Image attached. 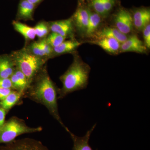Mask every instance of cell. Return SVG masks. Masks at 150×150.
I'll list each match as a JSON object with an SVG mask.
<instances>
[{"instance_id":"8","label":"cell","mask_w":150,"mask_h":150,"mask_svg":"<svg viewBox=\"0 0 150 150\" xmlns=\"http://www.w3.org/2000/svg\"><path fill=\"white\" fill-rule=\"evenodd\" d=\"M73 18L51 22L49 25V29L51 32L67 37L72 34L73 30Z\"/></svg>"},{"instance_id":"30","label":"cell","mask_w":150,"mask_h":150,"mask_svg":"<svg viewBox=\"0 0 150 150\" xmlns=\"http://www.w3.org/2000/svg\"><path fill=\"white\" fill-rule=\"evenodd\" d=\"M7 112L4 108L0 106V128L5 122V120L6 115Z\"/></svg>"},{"instance_id":"14","label":"cell","mask_w":150,"mask_h":150,"mask_svg":"<svg viewBox=\"0 0 150 150\" xmlns=\"http://www.w3.org/2000/svg\"><path fill=\"white\" fill-rule=\"evenodd\" d=\"M103 49L110 54H115L120 50L121 43L115 39L104 38L93 42Z\"/></svg>"},{"instance_id":"11","label":"cell","mask_w":150,"mask_h":150,"mask_svg":"<svg viewBox=\"0 0 150 150\" xmlns=\"http://www.w3.org/2000/svg\"><path fill=\"white\" fill-rule=\"evenodd\" d=\"M134 26L137 30L141 31L150 23L149 9H139L134 12L133 16Z\"/></svg>"},{"instance_id":"27","label":"cell","mask_w":150,"mask_h":150,"mask_svg":"<svg viewBox=\"0 0 150 150\" xmlns=\"http://www.w3.org/2000/svg\"><path fill=\"white\" fill-rule=\"evenodd\" d=\"M0 88L13 89L10 78L5 79L0 77Z\"/></svg>"},{"instance_id":"31","label":"cell","mask_w":150,"mask_h":150,"mask_svg":"<svg viewBox=\"0 0 150 150\" xmlns=\"http://www.w3.org/2000/svg\"><path fill=\"white\" fill-rule=\"evenodd\" d=\"M29 2L36 5L38 4L42 0H26Z\"/></svg>"},{"instance_id":"19","label":"cell","mask_w":150,"mask_h":150,"mask_svg":"<svg viewBox=\"0 0 150 150\" xmlns=\"http://www.w3.org/2000/svg\"><path fill=\"white\" fill-rule=\"evenodd\" d=\"M13 24L15 30L21 34L26 40H33L36 37L33 28L18 21H13Z\"/></svg>"},{"instance_id":"24","label":"cell","mask_w":150,"mask_h":150,"mask_svg":"<svg viewBox=\"0 0 150 150\" xmlns=\"http://www.w3.org/2000/svg\"><path fill=\"white\" fill-rule=\"evenodd\" d=\"M92 4L96 13L100 16H105L107 14L105 10L103 0H92Z\"/></svg>"},{"instance_id":"9","label":"cell","mask_w":150,"mask_h":150,"mask_svg":"<svg viewBox=\"0 0 150 150\" xmlns=\"http://www.w3.org/2000/svg\"><path fill=\"white\" fill-rule=\"evenodd\" d=\"M13 89L23 95L29 87V83L25 75L21 71L15 68L12 75L10 77Z\"/></svg>"},{"instance_id":"21","label":"cell","mask_w":150,"mask_h":150,"mask_svg":"<svg viewBox=\"0 0 150 150\" xmlns=\"http://www.w3.org/2000/svg\"><path fill=\"white\" fill-rule=\"evenodd\" d=\"M66 38V37L64 36L59 35L58 33L52 32L51 34L48 35V37L46 38V39L49 45L54 48L59 46L65 40Z\"/></svg>"},{"instance_id":"16","label":"cell","mask_w":150,"mask_h":150,"mask_svg":"<svg viewBox=\"0 0 150 150\" xmlns=\"http://www.w3.org/2000/svg\"><path fill=\"white\" fill-rule=\"evenodd\" d=\"M15 68L12 58L8 56L0 57V77L10 78L13 74Z\"/></svg>"},{"instance_id":"22","label":"cell","mask_w":150,"mask_h":150,"mask_svg":"<svg viewBox=\"0 0 150 150\" xmlns=\"http://www.w3.org/2000/svg\"><path fill=\"white\" fill-rule=\"evenodd\" d=\"M35 35L39 38H43L48 34L49 28L46 23L40 22L33 28Z\"/></svg>"},{"instance_id":"7","label":"cell","mask_w":150,"mask_h":150,"mask_svg":"<svg viewBox=\"0 0 150 150\" xmlns=\"http://www.w3.org/2000/svg\"><path fill=\"white\" fill-rule=\"evenodd\" d=\"M144 43L137 35H131L128 37L126 41L121 43L120 50L121 53L134 52L139 54H144L147 50Z\"/></svg>"},{"instance_id":"20","label":"cell","mask_w":150,"mask_h":150,"mask_svg":"<svg viewBox=\"0 0 150 150\" xmlns=\"http://www.w3.org/2000/svg\"><path fill=\"white\" fill-rule=\"evenodd\" d=\"M101 22L100 16L96 13L89 11V18L86 34L88 36H91L96 32Z\"/></svg>"},{"instance_id":"17","label":"cell","mask_w":150,"mask_h":150,"mask_svg":"<svg viewBox=\"0 0 150 150\" xmlns=\"http://www.w3.org/2000/svg\"><path fill=\"white\" fill-rule=\"evenodd\" d=\"M35 5L29 2L26 0H21L19 4L18 16L22 19L32 20L33 14Z\"/></svg>"},{"instance_id":"2","label":"cell","mask_w":150,"mask_h":150,"mask_svg":"<svg viewBox=\"0 0 150 150\" xmlns=\"http://www.w3.org/2000/svg\"><path fill=\"white\" fill-rule=\"evenodd\" d=\"M90 68L81 60L76 58L60 79L62 87L58 90V99H63L69 94L83 89L88 84Z\"/></svg>"},{"instance_id":"12","label":"cell","mask_w":150,"mask_h":150,"mask_svg":"<svg viewBox=\"0 0 150 150\" xmlns=\"http://www.w3.org/2000/svg\"><path fill=\"white\" fill-rule=\"evenodd\" d=\"M89 18V11L83 8L77 10L73 17L76 27L79 31L85 33Z\"/></svg>"},{"instance_id":"1","label":"cell","mask_w":150,"mask_h":150,"mask_svg":"<svg viewBox=\"0 0 150 150\" xmlns=\"http://www.w3.org/2000/svg\"><path fill=\"white\" fill-rule=\"evenodd\" d=\"M58 90L47 70L43 68L33 79L25 93L24 97L45 106L50 114L67 131L69 129L65 126L59 115Z\"/></svg>"},{"instance_id":"13","label":"cell","mask_w":150,"mask_h":150,"mask_svg":"<svg viewBox=\"0 0 150 150\" xmlns=\"http://www.w3.org/2000/svg\"><path fill=\"white\" fill-rule=\"evenodd\" d=\"M98 39L108 38L115 39L121 44L126 41L128 38L127 35L120 32L116 28L105 27L96 33Z\"/></svg>"},{"instance_id":"26","label":"cell","mask_w":150,"mask_h":150,"mask_svg":"<svg viewBox=\"0 0 150 150\" xmlns=\"http://www.w3.org/2000/svg\"><path fill=\"white\" fill-rule=\"evenodd\" d=\"M40 46L46 56H49L53 53V48L49 45L46 41V38L39 41Z\"/></svg>"},{"instance_id":"4","label":"cell","mask_w":150,"mask_h":150,"mask_svg":"<svg viewBox=\"0 0 150 150\" xmlns=\"http://www.w3.org/2000/svg\"><path fill=\"white\" fill-rule=\"evenodd\" d=\"M42 130L41 127L28 126L23 120L13 116L0 128V144H8L13 142L20 135L37 133Z\"/></svg>"},{"instance_id":"23","label":"cell","mask_w":150,"mask_h":150,"mask_svg":"<svg viewBox=\"0 0 150 150\" xmlns=\"http://www.w3.org/2000/svg\"><path fill=\"white\" fill-rule=\"evenodd\" d=\"M27 50L30 53L38 57L44 58V56H46L44 51L40 46L39 41L33 43L29 46V49Z\"/></svg>"},{"instance_id":"6","label":"cell","mask_w":150,"mask_h":150,"mask_svg":"<svg viewBox=\"0 0 150 150\" xmlns=\"http://www.w3.org/2000/svg\"><path fill=\"white\" fill-rule=\"evenodd\" d=\"M114 23L116 28L123 34L127 35L133 30V16L129 11L121 9L115 14Z\"/></svg>"},{"instance_id":"28","label":"cell","mask_w":150,"mask_h":150,"mask_svg":"<svg viewBox=\"0 0 150 150\" xmlns=\"http://www.w3.org/2000/svg\"><path fill=\"white\" fill-rule=\"evenodd\" d=\"M105 12L108 13L114 6V0H103Z\"/></svg>"},{"instance_id":"5","label":"cell","mask_w":150,"mask_h":150,"mask_svg":"<svg viewBox=\"0 0 150 150\" xmlns=\"http://www.w3.org/2000/svg\"><path fill=\"white\" fill-rule=\"evenodd\" d=\"M0 150H49L40 141L25 138L6 144L4 146L0 148Z\"/></svg>"},{"instance_id":"29","label":"cell","mask_w":150,"mask_h":150,"mask_svg":"<svg viewBox=\"0 0 150 150\" xmlns=\"http://www.w3.org/2000/svg\"><path fill=\"white\" fill-rule=\"evenodd\" d=\"M13 90L12 89L0 88V102L4 99Z\"/></svg>"},{"instance_id":"25","label":"cell","mask_w":150,"mask_h":150,"mask_svg":"<svg viewBox=\"0 0 150 150\" xmlns=\"http://www.w3.org/2000/svg\"><path fill=\"white\" fill-rule=\"evenodd\" d=\"M143 37L145 46L147 48H150V24H148L143 29Z\"/></svg>"},{"instance_id":"10","label":"cell","mask_w":150,"mask_h":150,"mask_svg":"<svg viewBox=\"0 0 150 150\" xmlns=\"http://www.w3.org/2000/svg\"><path fill=\"white\" fill-rule=\"evenodd\" d=\"M96 126V124H95L83 137H77L71 132L69 130L67 131L70 134L74 143L73 150H93L89 144V140Z\"/></svg>"},{"instance_id":"3","label":"cell","mask_w":150,"mask_h":150,"mask_svg":"<svg viewBox=\"0 0 150 150\" xmlns=\"http://www.w3.org/2000/svg\"><path fill=\"white\" fill-rule=\"evenodd\" d=\"M12 59L16 68L25 75L29 86L43 69L46 62V59L44 58L34 56L25 49L15 52Z\"/></svg>"},{"instance_id":"15","label":"cell","mask_w":150,"mask_h":150,"mask_svg":"<svg viewBox=\"0 0 150 150\" xmlns=\"http://www.w3.org/2000/svg\"><path fill=\"white\" fill-rule=\"evenodd\" d=\"M23 95L15 90H13L5 98L0 102V106L4 108L7 112L18 105Z\"/></svg>"},{"instance_id":"18","label":"cell","mask_w":150,"mask_h":150,"mask_svg":"<svg viewBox=\"0 0 150 150\" xmlns=\"http://www.w3.org/2000/svg\"><path fill=\"white\" fill-rule=\"evenodd\" d=\"M76 40H64L61 44L53 48V53L56 55L67 54L74 51L81 44Z\"/></svg>"}]
</instances>
